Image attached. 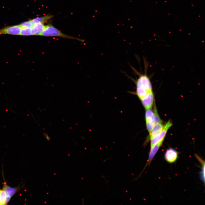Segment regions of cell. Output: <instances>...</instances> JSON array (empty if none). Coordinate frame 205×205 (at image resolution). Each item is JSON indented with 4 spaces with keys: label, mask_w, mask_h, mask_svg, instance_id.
Here are the masks:
<instances>
[{
    "label": "cell",
    "mask_w": 205,
    "mask_h": 205,
    "mask_svg": "<svg viewBox=\"0 0 205 205\" xmlns=\"http://www.w3.org/2000/svg\"><path fill=\"white\" fill-rule=\"evenodd\" d=\"M51 15H47L43 17H37L30 20L32 24L35 23L40 22L44 23H46L53 17Z\"/></svg>",
    "instance_id": "obj_11"
},
{
    "label": "cell",
    "mask_w": 205,
    "mask_h": 205,
    "mask_svg": "<svg viewBox=\"0 0 205 205\" xmlns=\"http://www.w3.org/2000/svg\"><path fill=\"white\" fill-rule=\"evenodd\" d=\"M40 36H58L65 38L76 40L82 42L84 41L83 40L63 33L51 24L45 25L44 30Z\"/></svg>",
    "instance_id": "obj_2"
},
{
    "label": "cell",
    "mask_w": 205,
    "mask_h": 205,
    "mask_svg": "<svg viewBox=\"0 0 205 205\" xmlns=\"http://www.w3.org/2000/svg\"><path fill=\"white\" fill-rule=\"evenodd\" d=\"M196 157L198 160L202 165V169L200 174L201 180L204 183L205 182V162L200 157L197 155H195Z\"/></svg>",
    "instance_id": "obj_12"
},
{
    "label": "cell",
    "mask_w": 205,
    "mask_h": 205,
    "mask_svg": "<svg viewBox=\"0 0 205 205\" xmlns=\"http://www.w3.org/2000/svg\"><path fill=\"white\" fill-rule=\"evenodd\" d=\"M44 24L40 22L34 23L30 27L32 35H40L44 30Z\"/></svg>",
    "instance_id": "obj_9"
},
{
    "label": "cell",
    "mask_w": 205,
    "mask_h": 205,
    "mask_svg": "<svg viewBox=\"0 0 205 205\" xmlns=\"http://www.w3.org/2000/svg\"><path fill=\"white\" fill-rule=\"evenodd\" d=\"M153 112L154 113V121L155 125L158 123H161L162 121L160 119L158 114L157 110L155 105H154Z\"/></svg>",
    "instance_id": "obj_14"
},
{
    "label": "cell",
    "mask_w": 205,
    "mask_h": 205,
    "mask_svg": "<svg viewBox=\"0 0 205 205\" xmlns=\"http://www.w3.org/2000/svg\"><path fill=\"white\" fill-rule=\"evenodd\" d=\"M146 70L144 73L141 74L136 71L138 77L134 81L136 87V92L140 100L149 93L153 91L150 79L147 75Z\"/></svg>",
    "instance_id": "obj_1"
},
{
    "label": "cell",
    "mask_w": 205,
    "mask_h": 205,
    "mask_svg": "<svg viewBox=\"0 0 205 205\" xmlns=\"http://www.w3.org/2000/svg\"><path fill=\"white\" fill-rule=\"evenodd\" d=\"M1 190H0V192H1Z\"/></svg>",
    "instance_id": "obj_17"
},
{
    "label": "cell",
    "mask_w": 205,
    "mask_h": 205,
    "mask_svg": "<svg viewBox=\"0 0 205 205\" xmlns=\"http://www.w3.org/2000/svg\"><path fill=\"white\" fill-rule=\"evenodd\" d=\"M16 188H13L4 184L3 187V190L6 193L7 195L11 197L14 195L17 191Z\"/></svg>",
    "instance_id": "obj_13"
},
{
    "label": "cell",
    "mask_w": 205,
    "mask_h": 205,
    "mask_svg": "<svg viewBox=\"0 0 205 205\" xmlns=\"http://www.w3.org/2000/svg\"><path fill=\"white\" fill-rule=\"evenodd\" d=\"M163 141H162L158 142L150 148L148 159L145 168L150 165L154 156L162 145Z\"/></svg>",
    "instance_id": "obj_8"
},
{
    "label": "cell",
    "mask_w": 205,
    "mask_h": 205,
    "mask_svg": "<svg viewBox=\"0 0 205 205\" xmlns=\"http://www.w3.org/2000/svg\"><path fill=\"white\" fill-rule=\"evenodd\" d=\"M21 29L20 24L6 27L0 29V35L9 34L20 35Z\"/></svg>",
    "instance_id": "obj_4"
},
{
    "label": "cell",
    "mask_w": 205,
    "mask_h": 205,
    "mask_svg": "<svg viewBox=\"0 0 205 205\" xmlns=\"http://www.w3.org/2000/svg\"><path fill=\"white\" fill-rule=\"evenodd\" d=\"M172 125V123L169 121L164 126L162 130L158 135L150 139V148L158 142L163 141L169 129Z\"/></svg>",
    "instance_id": "obj_3"
},
{
    "label": "cell",
    "mask_w": 205,
    "mask_h": 205,
    "mask_svg": "<svg viewBox=\"0 0 205 205\" xmlns=\"http://www.w3.org/2000/svg\"><path fill=\"white\" fill-rule=\"evenodd\" d=\"M145 117L147 129L150 133L155 126L154 121V112L151 109L146 110Z\"/></svg>",
    "instance_id": "obj_5"
},
{
    "label": "cell",
    "mask_w": 205,
    "mask_h": 205,
    "mask_svg": "<svg viewBox=\"0 0 205 205\" xmlns=\"http://www.w3.org/2000/svg\"><path fill=\"white\" fill-rule=\"evenodd\" d=\"M164 126L161 123L155 125L150 133V140L159 134L162 130Z\"/></svg>",
    "instance_id": "obj_10"
},
{
    "label": "cell",
    "mask_w": 205,
    "mask_h": 205,
    "mask_svg": "<svg viewBox=\"0 0 205 205\" xmlns=\"http://www.w3.org/2000/svg\"><path fill=\"white\" fill-rule=\"evenodd\" d=\"M153 100L154 95L153 91H152L149 93L141 100L144 107L147 110L151 108L153 104Z\"/></svg>",
    "instance_id": "obj_7"
},
{
    "label": "cell",
    "mask_w": 205,
    "mask_h": 205,
    "mask_svg": "<svg viewBox=\"0 0 205 205\" xmlns=\"http://www.w3.org/2000/svg\"><path fill=\"white\" fill-rule=\"evenodd\" d=\"M7 194L4 190H1L0 193V205H5V202Z\"/></svg>",
    "instance_id": "obj_15"
},
{
    "label": "cell",
    "mask_w": 205,
    "mask_h": 205,
    "mask_svg": "<svg viewBox=\"0 0 205 205\" xmlns=\"http://www.w3.org/2000/svg\"><path fill=\"white\" fill-rule=\"evenodd\" d=\"M11 198V197L8 195H7V196L5 202V205L7 204V203L10 200Z\"/></svg>",
    "instance_id": "obj_16"
},
{
    "label": "cell",
    "mask_w": 205,
    "mask_h": 205,
    "mask_svg": "<svg viewBox=\"0 0 205 205\" xmlns=\"http://www.w3.org/2000/svg\"><path fill=\"white\" fill-rule=\"evenodd\" d=\"M178 157V153L175 149L169 148L165 151L164 154V158L167 162L171 163L175 162Z\"/></svg>",
    "instance_id": "obj_6"
}]
</instances>
